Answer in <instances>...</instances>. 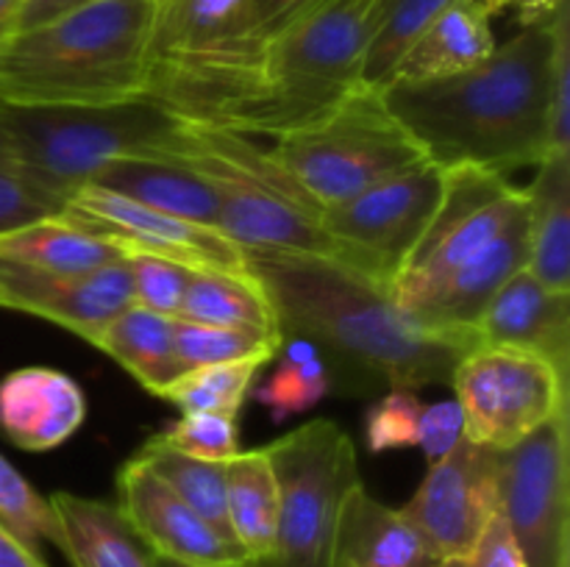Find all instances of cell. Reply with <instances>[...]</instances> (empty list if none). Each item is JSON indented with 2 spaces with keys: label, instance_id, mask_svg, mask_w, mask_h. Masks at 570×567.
I'll list each match as a JSON object with an SVG mask.
<instances>
[{
  "label": "cell",
  "instance_id": "cell-47",
  "mask_svg": "<svg viewBox=\"0 0 570 567\" xmlns=\"http://www.w3.org/2000/svg\"><path fill=\"white\" fill-rule=\"evenodd\" d=\"M154 559H156V556H154ZM156 567H184V565H176V561H167V559H156ZM237 567H276V565H273L271 559H265V561L248 559V561H243V565H237Z\"/></svg>",
  "mask_w": 570,
  "mask_h": 567
},
{
  "label": "cell",
  "instance_id": "cell-26",
  "mask_svg": "<svg viewBox=\"0 0 570 567\" xmlns=\"http://www.w3.org/2000/svg\"><path fill=\"white\" fill-rule=\"evenodd\" d=\"M226 515L234 543L248 559L265 561L276 554L278 484L265 448L239 450L223 461Z\"/></svg>",
  "mask_w": 570,
  "mask_h": 567
},
{
  "label": "cell",
  "instance_id": "cell-28",
  "mask_svg": "<svg viewBox=\"0 0 570 567\" xmlns=\"http://www.w3.org/2000/svg\"><path fill=\"white\" fill-rule=\"evenodd\" d=\"M178 317L206 326L248 328L282 337L271 298L250 272L193 270Z\"/></svg>",
  "mask_w": 570,
  "mask_h": 567
},
{
  "label": "cell",
  "instance_id": "cell-10",
  "mask_svg": "<svg viewBox=\"0 0 570 567\" xmlns=\"http://www.w3.org/2000/svg\"><path fill=\"white\" fill-rule=\"evenodd\" d=\"M278 484L276 567H334V537L345 495L360 484L351 434L309 420L267 445Z\"/></svg>",
  "mask_w": 570,
  "mask_h": 567
},
{
  "label": "cell",
  "instance_id": "cell-11",
  "mask_svg": "<svg viewBox=\"0 0 570 567\" xmlns=\"http://www.w3.org/2000/svg\"><path fill=\"white\" fill-rule=\"evenodd\" d=\"M449 384L462 411V434L493 450L515 448L568 411L566 372L527 350L476 345L456 361Z\"/></svg>",
  "mask_w": 570,
  "mask_h": 567
},
{
  "label": "cell",
  "instance_id": "cell-20",
  "mask_svg": "<svg viewBox=\"0 0 570 567\" xmlns=\"http://www.w3.org/2000/svg\"><path fill=\"white\" fill-rule=\"evenodd\" d=\"M148 209L220 228V200L209 178L178 153H139L109 159L92 178Z\"/></svg>",
  "mask_w": 570,
  "mask_h": 567
},
{
  "label": "cell",
  "instance_id": "cell-22",
  "mask_svg": "<svg viewBox=\"0 0 570 567\" xmlns=\"http://www.w3.org/2000/svg\"><path fill=\"white\" fill-rule=\"evenodd\" d=\"M495 48L493 14L484 0H454L401 56L387 83L456 76L482 64Z\"/></svg>",
  "mask_w": 570,
  "mask_h": 567
},
{
  "label": "cell",
  "instance_id": "cell-43",
  "mask_svg": "<svg viewBox=\"0 0 570 567\" xmlns=\"http://www.w3.org/2000/svg\"><path fill=\"white\" fill-rule=\"evenodd\" d=\"M92 0H20L17 6V14L11 20V31H22V28H33L45 20H53V17L65 14V11L78 9V6H87Z\"/></svg>",
  "mask_w": 570,
  "mask_h": 567
},
{
  "label": "cell",
  "instance_id": "cell-41",
  "mask_svg": "<svg viewBox=\"0 0 570 567\" xmlns=\"http://www.w3.org/2000/svg\"><path fill=\"white\" fill-rule=\"evenodd\" d=\"M462 439V411L456 400H440V404L423 406L417 420V448L429 459V465L451 454Z\"/></svg>",
  "mask_w": 570,
  "mask_h": 567
},
{
  "label": "cell",
  "instance_id": "cell-13",
  "mask_svg": "<svg viewBox=\"0 0 570 567\" xmlns=\"http://www.w3.org/2000/svg\"><path fill=\"white\" fill-rule=\"evenodd\" d=\"M568 411L499 450L501 515L527 567H570Z\"/></svg>",
  "mask_w": 570,
  "mask_h": 567
},
{
  "label": "cell",
  "instance_id": "cell-17",
  "mask_svg": "<svg viewBox=\"0 0 570 567\" xmlns=\"http://www.w3.org/2000/svg\"><path fill=\"white\" fill-rule=\"evenodd\" d=\"M0 289L6 309L42 317L87 342L134 306L126 256L87 272H42L14 261H0Z\"/></svg>",
  "mask_w": 570,
  "mask_h": 567
},
{
  "label": "cell",
  "instance_id": "cell-34",
  "mask_svg": "<svg viewBox=\"0 0 570 567\" xmlns=\"http://www.w3.org/2000/svg\"><path fill=\"white\" fill-rule=\"evenodd\" d=\"M0 526L9 528L28 548L42 554V545L61 548V531L48 498L28 484V478L0 454Z\"/></svg>",
  "mask_w": 570,
  "mask_h": 567
},
{
  "label": "cell",
  "instance_id": "cell-36",
  "mask_svg": "<svg viewBox=\"0 0 570 567\" xmlns=\"http://www.w3.org/2000/svg\"><path fill=\"white\" fill-rule=\"evenodd\" d=\"M126 261L131 270L134 304L156 315L178 317L193 270L145 250H126Z\"/></svg>",
  "mask_w": 570,
  "mask_h": 567
},
{
  "label": "cell",
  "instance_id": "cell-3",
  "mask_svg": "<svg viewBox=\"0 0 570 567\" xmlns=\"http://www.w3.org/2000/svg\"><path fill=\"white\" fill-rule=\"evenodd\" d=\"M527 192L510 176L451 167L390 295L429 331L473 334L495 292L527 267Z\"/></svg>",
  "mask_w": 570,
  "mask_h": 567
},
{
  "label": "cell",
  "instance_id": "cell-31",
  "mask_svg": "<svg viewBox=\"0 0 570 567\" xmlns=\"http://www.w3.org/2000/svg\"><path fill=\"white\" fill-rule=\"evenodd\" d=\"M267 361H271L267 356H250V359L223 361V365L193 367L159 398L170 400L181 411H217V415L237 417Z\"/></svg>",
  "mask_w": 570,
  "mask_h": 567
},
{
  "label": "cell",
  "instance_id": "cell-18",
  "mask_svg": "<svg viewBox=\"0 0 570 567\" xmlns=\"http://www.w3.org/2000/svg\"><path fill=\"white\" fill-rule=\"evenodd\" d=\"M473 334L479 345L527 350L568 376L570 292H551L523 267L495 292Z\"/></svg>",
  "mask_w": 570,
  "mask_h": 567
},
{
  "label": "cell",
  "instance_id": "cell-35",
  "mask_svg": "<svg viewBox=\"0 0 570 567\" xmlns=\"http://www.w3.org/2000/svg\"><path fill=\"white\" fill-rule=\"evenodd\" d=\"M161 445L204 461H228L239 454V426L234 415L181 411L173 426L156 434Z\"/></svg>",
  "mask_w": 570,
  "mask_h": 567
},
{
  "label": "cell",
  "instance_id": "cell-29",
  "mask_svg": "<svg viewBox=\"0 0 570 567\" xmlns=\"http://www.w3.org/2000/svg\"><path fill=\"white\" fill-rule=\"evenodd\" d=\"M278 354H282L278 367L254 392V398L267 406L273 422H284L315 409L332 392L334 384L323 350H317V345H312L309 339L284 337Z\"/></svg>",
  "mask_w": 570,
  "mask_h": 567
},
{
  "label": "cell",
  "instance_id": "cell-6",
  "mask_svg": "<svg viewBox=\"0 0 570 567\" xmlns=\"http://www.w3.org/2000/svg\"><path fill=\"white\" fill-rule=\"evenodd\" d=\"M187 126L145 98L106 106L0 103V156L61 211L109 159L176 153Z\"/></svg>",
  "mask_w": 570,
  "mask_h": 567
},
{
  "label": "cell",
  "instance_id": "cell-40",
  "mask_svg": "<svg viewBox=\"0 0 570 567\" xmlns=\"http://www.w3.org/2000/svg\"><path fill=\"white\" fill-rule=\"evenodd\" d=\"M440 567H527V561L499 509V515L488 523L482 537L465 554L443 559Z\"/></svg>",
  "mask_w": 570,
  "mask_h": 567
},
{
  "label": "cell",
  "instance_id": "cell-7",
  "mask_svg": "<svg viewBox=\"0 0 570 567\" xmlns=\"http://www.w3.org/2000/svg\"><path fill=\"white\" fill-rule=\"evenodd\" d=\"M384 0H309L265 42V89L243 133L278 137L362 87Z\"/></svg>",
  "mask_w": 570,
  "mask_h": 567
},
{
  "label": "cell",
  "instance_id": "cell-15",
  "mask_svg": "<svg viewBox=\"0 0 570 567\" xmlns=\"http://www.w3.org/2000/svg\"><path fill=\"white\" fill-rule=\"evenodd\" d=\"M499 509V450L471 442L462 434L451 454L429 465L404 515L421 528L440 559H451L482 537Z\"/></svg>",
  "mask_w": 570,
  "mask_h": 567
},
{
  "label": "cell",
  "instance_id": "cell-16",
  "mask_svg": "<svg viewBox=\"0 0 570 567\" xmlns=\"http://www.w3.org/2000/svg\"><path fill=\"white\" fill-rule=\"evenodd\" d=\"M117 511L156 559L184 567H237L248 561L232 537L198 515L137 456L117 470Z\"/></svg>",
  "mask_w": 570,
  "mask_h": 567
},
{
  "label": "cell",
  "instance_id": "cell-44",
  "mask_svg": "<svg viewBox=\"0 0 570 567\" xmlns=\"http://www.w3.org/2000/svg\"><path fill=\"white\" fill-rule=\"evenodd\" d=\"M566 0H484L490 14H499V11L512 9L521 20V26H540V22H549L554 17V11Z\"/></svg>",
  "mask_w": 570,
  "mask_h": 567
},
{
  "label": "cell",
  "instance_id": "cell-25",
  "mask_svg": "<svg viewBox=\"0 0 570 567\" xmlns=\"http://www.w3.org/2000/svg\"><path fill=\"white\" fill-rule=\"evenodd\" d=\"M89 342L126 367L156 398L187 372L176 354V317L156 315L137 304L100 328Z\"/></svg>",
  "mask_w": 570,
  "mask_h": 567
},
{
  "label": "cell",
  "instance_id": "cell-38",
  "mask_svg": "<svg viewBox=\"0 0 570 567\" xmlns=\"http://www.w3.org/2000/svg\"><path fill=\"white\" fill-rule=\"evenodd\" d=\"M554 53H551V148L570 153V26L568 0L551 17Z\"/></svg>",
  "mask_w": 570,
  "mask_h": 567
},
{
  "label": "cell",
  "instance_id": "cell-9",
  "mask_svg": "<svg viewBox=\"0 0 570 567\" xmlns=\"http://www.w3.org/2000/svg\"><path fill=\"white\" fill-rule=\"evenodd\" d=\"M265 148L321 209L429 161L382 92L365 83L317 120L271 137Z\"/></svg>",
  "mask_w": 570,
  "mask_h": 567
},
{
  "label": "cell",
  "instance_id": "cell-8",
  "mask_svg": "<svg viewBox=\"0 0 570 567\" xmlns=\"http://www.w3.org/2000/svg\"><path fill=\"white\" fill-rule=\"evenodd\" d=\"M176 153L209 178L220 200V231L245 253L340 261L337 245L321 226V206L250 133L189 122Z\"/></svg>",
  "mask_w": 570,
  "mask_h": 567
},
{
  "label": "cell",
  "instance_id": "cell-30",
  "mask_svg": "<svg viewBox=\"0 0 570 567\" xmlns=\"http://www.w3.org/2000/svg\"><path fill=\"white\" fill-rule=\"evenodd\" d=\"M137 459L150 472H156L167 487L176 489L204 520H209L226 537H232L226 515V476H223V461H204L195 459V456L178 454V450L161 445L156 437H150L139 448Z\"/></svg>",
  "mask_w": 570,
  "mask_h": 567
},
{
  "label": "cell",
  "instance_id": "cell-4",
  "mask_svg": "<svg viewBox=\"0 0 570 567\" xmlns=\"http://www.w3.org/2000/svg\"><path fill=\"white\" fill-rule=\"evenodd\" d=\"M161 0H92L0 37V103L106 106L148 83Z\"/></svg>",
  "mask_w": 570,
  "mask_h": 567
},
{
  "label": "cell",
  "instance_id": "cell-33",
  "mask_svg": "<svg viewBox=\"0 0 570 567\" xmlns=\"http://www.w3.org/2000/svg\"><path fill=\"white\" fill-rule=\"evenodd\" d=\"M284 337L248 331V328L206 326L176 317V354L187 370L204 365H223V361L250 359V356H273L282 348Z\"/></svg>",
  "mask_w": 570,
  "mask_h": 567
},
{
  "label": "cell",
  "instance_id": "cell-23",
  "mask_svg": "<svg viewBox=\"0 0 570 567\" xmlns=\"http://www.w3.org/2000/svg\"><path fill=\"white\" fill-rule=\"evenodd\" d=\"M527 192V270L551 292H570V153L534 167Z\"/></svg>",
  "mask_w": 570,
  "mask_h": 567
},
{
  "label": "cell",
  "instance_id": "cell-1",
  "mask_svg": "<svg viewBox=\"0 0 570 567\" xmlns=\"http://www.w3.org/2000/svg\"><path fill=\"white\" fill-rule=\"evenodd\" d=\"M271 298L282 337L326 350V365L351 389H421L449 384L456 361L476 348L473 334L429 331L390 287L321 256L245 253Z\"/></svg>",
  "mask_w": 570,
  "mask_h": 567
},
{
  "label": "cell",
  "instance_id": "cell-39",
  "mask_svg": "<svg viewBox=\"0 0 570 567\" xmlns=\"http://www.w3.org/2000/svg\"><path fill=\"white\" fill-rule=\"evenodd\" d=\"M50 215H59V206L0 156V233H9Z\"/></svg>",
  "mask_w": 570,
  "mask_h": 567
},
{
  "label": "cell",
  "instance_id": "cell-14",
  "mask_svg": "<svg viewBox=\"0 0 570 567\" xmlns=\"http://www.w3.org/2000/svg\"><path fill=\"white\" fill-rule=\"evenodd\" d=\"M76 226L106 237L126 250L165 256L189 270L250 272L248 256L220 228L200 226L184 217L148 209L137 200L111 189L83 183L65 200L59 211Z\"/></svg>",
  "mask_w": 570,
  "mask_h": 567
},
{
  "label": "cell",
  "instance_id": "cell-21",
  "mask_svg": "<svg viewBox=\"0 0 570 567\" xmlns=\"http://www.w3.org/2000/svg\"><path fill=\"white\" fill-rule=\"evenodd\" d=\"M440 556L404 515L354 484L334 537V567H440Z\"/></svg>",
  "mask_w": 570,
  "mask_h": 567
},
{
  "label": "cell",
  "instance_id": "cell-37",
  "mask_svg": "<svg viewBox=\"0 0 570 567\" xmlns=\"http://www.w3.org/2000/svg\"><path fill=\"white\" fill-rule=\"evenodd\" d=\"M421 398L415 389H387V395L367 409L365 442L371 454L415 448L417 420H421Z\"/></svg>",
  "mask_w": 570,
  "mask_h": 567
},
{
  "label": "cell",
  "instance_id": "cell-46",
  "mask_svg": "<svg viewBox=\"0 0 570 567\" xmlns=\"http://www.w3.org/2000/svg\"><path fill=\"white\" fill-rule=\"evenodd\" d=\"M17 6H20V0H0V37L9 33L11 20L17 14Z\"/></svg>",
  "mask_w": 570,
  "mask_h": 567
},
{
  "label": "cell",
  "instance_id": "cell-2",
  "mask_svg": "<svg viewBox=\"0 0 570 567\" xmlns=\"http://www.w3.org/2000/svg\"><path fill=\"white\" fill-rule=\"evenodd\" d=\"M551 53L549 20L523 26L471 70L432 81H393L379 92L432 165L510 176L554 153Z\"/></svg>",
  "mask_w": 570,
  "mask_h": 567
},
{
  "label": "cell",
  "instance_id": "cell-32",
  "mask_svg": "<svg viewBox=\"0 0 570 567\" xmlns=\"http://www.w3.org/2000/svg\"><path fill=\"white\" fill-rule=\"evenodd\" d=\"M454 0H384L376 33H373L371 48H367L362 83L382 89L390 81V76H393L401 56L410 50V44Z\"/></svg>",
  "mask_w": 570,
  "mask_h": 567
},
{
  "label": "cell",
  "instance_id": "cell-48",
  "mask_svg": "<svg viewBox=\"0 0 570 567\" xmlns=\"http://www.w3.org/2000/svg\"><path fill=\"white\" fill-rule=\"evenodd\" d=\"M0 309H6V300H3V289H0Z\"/></svg>",
  "mask_w": 570,
  "mask_h": 567
},
{
  "label": "cell",
  "instance_id": "cell-42",
  "mask_svg": "<svg viewBox=\"0 0 570 567\" xmlns=\"http://www.w3.org/2000/svg\"><path fill=\"white\" fill-rule=\"evenodd\" d=\"M309 0H245V14H248V26L256 37L267 42L273 31L284 26L293 14H298Z\"/></svg>",
  "mask_w": 570,
  "mask_h": 567
},
{
  "label": "cell",
  "instance_id": "cell-45",
  "mask_svg": "<svg viewBox=\"0 0 570 567\" xmlns=\"http://www.w3.org/2000/svg\"><path fill=\"white\" fill-rule=\"evenodd\" d=\"M0 567H48L39 550L28 548L6 526H0Z\"/></svg>",
  "mask_w": 570,
  "mask_h": 567
},
{
  "label": "cell",
  "instance_id": "cell-27",
  "mask_svg": "<svg viewBox=\"0 0 570 567\" xmlns=\"http://www.w3.org/2000/svg\"><path fill=\"white\" fill-rule=\"evenodd\" d=\"M122 256L126 253L120 245L76 226L61 215L42 217L0 233V261H14L42 272H87Z\"/></svg>",
  "mask_w": 570,
  "mask_h": 567
},
{
  "label": "cell",
  "instance_id": "cell-12",
  "mask_svg": "<svg viewBox=\"0 0 570 567\" xmlns=\"http://www.w3.org/2000/svg\"><path fill=\"white\" fill-rule=\"evenodd\" d=\"M443 167L423 161L343 203L321 209V226L337 245L340 265L390 287L432 222L443 198Z\"/></svg>",
  "mask_w": 570,
  "mask_h": 567
},
{
  "label": "cell",
  "instance_id": "cell-5",
  "mask_svg": "<svg viewBox=\"0 0 570 567\" xmlns=\"http://www.w3.org/2000/svg\"><path fill=\"white\" fill-rule=\"evenodd\" d=\"M265 89V39L245 0H161L145 100L193 126L243 131Z\"/></svg>",
  "mask_w": 570,
  "mask_h": 567
},
{
  "label": "cell",
  "instance_id": "cell-24",
  "mask_svg": "<svg viewBox=\"0 0 570 567\" xmlns=\"http://www.w3.org/2000/svg\"><path fill=\"white\" fill-rule=\"evenodd\" d=\"M70 567H156L154 554L128 528L115 504L53 493L48 498Z\"/></svg>",
  "mask_w": 570,
  "mask_h": 567
},
{
  "label": "cell",
  "instance_id": "cell-19",
  "mask_svg": "<svg viewBox=\"0 0 570 567\" xmlns=\"http://www.w3.org/2000/svg\"><path fill=\"white\" fill-rule=\"evenodd\" d=\"M87 420V395L53 367H20L0 378V431L22 450L65 445Z\"/></svg>",
  "mask_w": 570,
  "mask_h": 567
}]
</instances>
